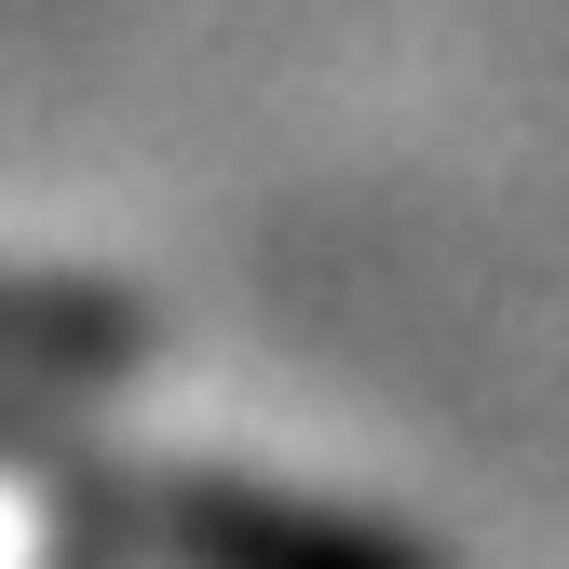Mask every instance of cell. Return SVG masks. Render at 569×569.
I'll return each instance as SVG.
<instances>
[{
  "label": "cell",
  "instance_id": "1",
  "mask_svg": "<svg viewBox=\"0 0 569 569\" xmlns=\"http://www.w3.org/2000/svg\"><path fill=\"white\" fill-rule=\"evenodd\" d=\"M163 569H435L420 542L367 529V516H326V502H271V488H218L190 475L177 502L150 516Z\"/></svg>",
  "mask_w": 569,
  "mask_h": 569
}]
</instances>
